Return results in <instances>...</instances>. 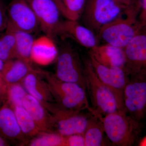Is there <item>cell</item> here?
I'll list each match as a JSON object with an SVG mask.
<instances>
[{
  "label": "cell",
  "instance_id": "cell-19",
  "mask_svg": "<svg viewBox=\"0 0 146 146\" xmlns=\"http://www.w3.org/2000/svg\"><path fill=\"white\" fill-rule=\"evenodd\" d=\"M35 69L31 63L15 58L5 62L1 78L7 85L22 83L28 74Z\"/></svg>",
  "mask_w": 146,
  "mask_h": 146
},
{
  "label": "cell",
  "instance_id": "cell-31",
  "mask_svg": "<svg viewBox=\"0 0 146 146\" xmlns=\"http://www.w3.org/2000/svg\"><path fill=\"white\" fill-rule=\"evenodd\" d=\"M7 91V86H4L0 84V100H6Z\"/></svg>",
  "mask_w": 146,
  "mask_h": 146
},
{
  "label": "cell",
  "instance_id": "cell-21",
  "mask_svg": "<svg viewBox=\"0 0 146 146\" xmlns=\"http://www.w3.org/2000/svg\"><path fill=\"white\" fill-rule=\"evenodd\" d=\"M13 108L21 130L27 139L34 138L42 132L23 106H15Z\"/></svg>",
  "mask_w": 146,
  "mask_h": 146
},
{
  "label": "cell",
  "instance_id": "cell-28",
  "mask_svg": "<svg viewBox=\"0 0 146 146\" xmlns=\"http://www.w3.org/2000/svg\"><path fill=\"white\" fill-rule=\"evenodd\" d=\"M138 21L142 28L146 27V0H139Z\"/></svg>",
  "mask_w": 146,
  "mask_h": 146
},
{
  "label": "cell",
  "instance_id": "cell-10",
  "mask_svg": "<svg viewBox=\"0 0 146 146\" xmlns=\"http://www.w3.org/2000/svg\"><path fill=\"white\" fill-rule=\"evenodd\" d=\"M26 1L34 11L40 28L45 35L52 38L56 36L57 29L61 21V13L54 0Z\"/></svg>",
  "mask_w": 146,
  "mask_h": 146
},
{
  "label": "cell",
  "instance_id": "cell-14",
  "mask_svg": "<svg viewBox=\"0 0 146 146\" xmlns=\"http://www.w3.org/2000/svg\"><path fill=\"white\" fill-rule=\"evenodd\" d=\"M62 39L70 38L82 46L93 48L98 45V39L94 32L78 21H61L57 29L56 36Z\"/></svg>",
  "mask_w": 146,
  "mask_h": 146
},
{
  "label": "cell",
  "instance_id": "cell-16",
  "mask_svg": "<svg viewBox=\"0 0 146 146\" xmlns=\"http://www.w3.org/2000/svg\"><path fill=\"white\" fill-rule=\"evenodd\" d=\"M58 52L53 38L45 35L35 39L31 51L32 61L39 65H48L56 60Z\"/></svg>",
  "mask_w": 146,
  "mask_h": 146
},
{
  "label": "cell",
  "instance_id": "cell-17",
  "mask_svg": "<svg viewBox=\"0 0 146 146\" xmlns=\"http://www.w3.org/2000/svg\"><path fill=\"white\" fill-rule=\"evenodd\" d=\"M41 70L35 69L28 74L22 84L28 94L38 100L43 104L54 102L46 81L42 79Z\"/></svg>",
  "mask_w": 146,
  "mask_h": 146
},
{
  "label": "cell",
  "instance_id": "cell-26",
  "mask_svg": "<svg viewBox=\"0 0 146 146\" xmlns=\"http://www.w3.org/2000/svg\"><path fill=\"white\" fill-rule=\"evenodd\" d=\"M87 0H62L64 9V17L68 20L78 21L80 19Z\"/></svg>",
  "mask_w": 146,
  "mask_h": 146
},
{
  "label": "cell",
  "instance_id": "cell-29",
  "mask_svg": "<svg viewBox=\"0 0 146 146\" xmlns=\"http://www.w3.org/2000/svg\"><path fill=\"white\" fill-rule=\"evenodd\" d=\"M7 9L0 0V33L6 29L7 23Z\"/></svg>",
  "mask_w": 146,
  "mask_h": 146
},
{
  "label": "cell",
  "instance_id": "cell-5",
  "mask_svg": "<svg viewBox=\"0 0 146 146\" xmlns=\"http://www.w3.org/2000/svg\"><path fill=\"white\" fill-rule=\"evenodd\" d=\"M129 7L115 0H87L80 19L97 36L102 27L121 16Z\"/></svg>",
  "mask_w": 146,
  "mask_h": 146
},
{
  "label": "cell",
  "instance_id": "cell-36",
  "mask_svg": "<svg viewBox=\"0 0 146 146\" xmlns=\"http://www.w3.org/2000/svg\"><path fill=\"white\" fill-rule=\"evenodd\" d=\"M0 84L4 85V86H7L6 84L5 83V82L3 81V80L1 77H0Z\"/></svg>",
  "mask_w": 146,
  "mask_h": 146
},
{
  "label": "cell",
  "instance_id": "cell-8",
  "mask_svg": "<svg viewBox=\"0 0 146 146\" xmlns=\"http://www.w3.org/2000/svg\"><path fill=\"white\" fill-rule=\"evenodd\" d=\"M44 106L52 115L54 129L63 136L83 134L92 115L65 109L55 102L47 103Z\"/></svg>",
  "mask_w": 146,
  "mask_h": 146
},
{
  "label": "cell",
  "instance_id": "cell-7",
  "mask_svg": "<svg viewBox=\"0 0 146 146\" xmlns=\"http://www.w3.org/2000/svg\"><path fill=\"white\" fill-rule=\"evenodd\" d=\"M54 75L61 81L77 84L86 90L83 63L76 51L69 43L62 45L58 52Z\"/></svg>",
  "mask_w": 146,
  "mask_h": 146
},
{
  "label": "cell",
  "instance_id": "cell-24",
  "mask_svg": "<svg viewBox=\"0 0 146 146\" xmlns=\"http://www.w3.org/2000/svg\"><path fill=\"white\" fill-rule=\"evenodd\" d=\"M27 144L30 146H65V136L56 132H41Z\"/></svg>",
  "mask_w": 146,
  "mask_h": 146
},
{
  "label": "cell",
  "instance_id": "cell-12",
  "mask_svg": "<svg viewBox=\"0 0 146 146\" xmlns=\"http://www.w3.org/2000/svg\"><path fill=\"white\" fill-rule=\"evenodd\" d=\"M89 56L90 63L99 78L123 100L124 90L128 80V76L124 69L106 66L99 62L92 55L89 54Z\"/></svg>",
  "mask_w": 146,
  "mask_h": 146
},
{
  "label": "cell",
  "instance_id": "cell-37",
  "mask_svg": "<svg viewBox=\"0 0 146 146\" xmlns=\"http://www.w3.org/2000/svg\"><path fill=\"white\" fill-rule=\"evenodd\" d=\"M143 29H144L145 30H146V27H145L143 28Z\"/></svg>",
  "mask_w": 146,
  "mask_h": 146
},
{
  "label": "cell",
  "instance_id": "cell-18",
  "mask_svg": "<svg viewBox=\"0 0 146 146\" xmlns=\"http://www.w3.org/2000/svg\"><path fill=\"white\" fill-rule=\"evenodd\" d=\"M89 54L106 66L119 67L124 69L126 58L123 48L104 44L97 45L91 49Z\"/></svg>",
  "mask_w": 146,
  "mask_h": 146
},
{
  "label": "cell",
  "instance_id": "cell-15",
  "mask_svg": "<svg viewBox=\"0 0 146 146\" xmlns=\"http://www.w3.org/2000/svg\"><path fill=\"white\" fill-rule=\"evenodd\" d=\"M23 106L33 118L42 132H54L52 115L38 100L28 94Z\"/></svg>",
  "mask_w": 146,
  "mask_h": 146
},
{
  "label": "cell",
  "instance_id": "cell-32",
  "mask_svg": "<svg viewBox=\"0 0 146 146\" xmlns=\"http://www.w3.org/2000/svg\"><path fill=\"white\" fill-rule=\"evenodd\" d=\"M55 2L57 4L58 7L60 9V11H61V14L63 16H65V9H64V6H63L62 0H54Z\"/></svg>",
  "mask_w": 146,
  "mask_h": 146
},
{
  "label": "cell",
  "instance_id": "cell-30",
  "mask_svg": "<svg viewBox=\"0 0 146 146\" xmlns=\"http://www.w3.org/2000/svg\"><path fill=\"white\" fill-rule=\"evenodd\" d=\"M119 3L127 7H130L139 4V0H115Z\"/></svg>",
  "mask_w": 146,
  "mask_h": 146
},
{
  "label": "cell",
  "instance_id": "cell-2",
  "mask_svg": "<svg viewBox=\"0 0 146 146\" xmlns=\"http://www.w3.org/2000/svg\"><path fill=\"white\" fill-rule=\"evenodd\" d=\"M139 12L138 5L129 7L121 16L102 27L97 35L98 40L124 48L142 29Z\"/></svg>",
  "mask_w": 146,
  "mask_h": 146
},
{
  "label": "cell",
  "instance_id": "cell-34",
  "mask_svg": "<svg viewBox=\"0 0 146 146\" xmlns=\"http://www.w3.org/2000/svg\"><path fill=\"white\" fill-rule=\"evenodd\" d=\"M4 63L5 62L3 60L0 59V77H1V73L2 71L3 68Z\"/></svg>",
  "mask_w": 146,
  "mask_h": 146
},
{
  "label": "cell",
  "instance_id": "cell-20",
  "mask_svg": "<svg viewBox=\"0 0 146 146\" xmlns=\"http://www.w3.org/2000/svg\"><path fill=\"white\" fill-rule=\"evenodd\" d=\"M104 133L102 121L98 117L92 115L83 133L85 146L104 145Z\"/></svg>",
  "mask_w": 146,
  "mask_h": 146
},
{
  "label": "cell",
  "instance_id": "cell-33",
  "mask_svg": "<svg viewBox=\"0 0 146 146\" xmlns=\"http://www.w3.org/2000/svg\"><path fill=\"white\" fill-rule=\"evenodd\" d=\"M10 144L0 136V146H8Z\"/></svg>",
  "mask_w": 146,
  "mask_h": 146
},
{
  "label": "cell",
  "instance_id": "cell-35",
  "mask_svg": "<svg viewBox=\"0 0 146 146\" xmlns=\"http://www.w3.org/2000/svg\"><path fill=\"white\" fill-rule=\"evenodd\" d=\"M141 145L146 146V137L143 139L141 143Z\"/></svg>",
  "mask_w": 146,
  "mask_h": 146
},
{
  "label": "cell",
  "instance_id": "cell-13",
  "mask_svg": "<svg viewBox=\"0 0 146 146\" xmlns=\"http://www.w3.org/2000/svg\"><path fill=\"white\" fill-rule=\"evenodd\" d=\"M0 136L10 144L20 145L29 142L19 126L13 108L6 100L0 107Z\"/></svg>",
  "mask_w": 146,
  "mask_h": 146
},
{
  "label": "cell",
  "instance_id": "cell-11",
  "mask_svg": "<svg viewBox=\"0 0 146 146\" xmlns=\"http://www.w3.org/2000/svg\"><path fill=\"white\" fill-rule=\"evenodd\" d=\"M127 75L146 71V30L142 29L124 48Z\"/></svg>",
  "mask_w": 146,
  "mask_h": 146
},
{
  "label": "cell",
  "instance_id": "cell-25",
  "mask_svg": "<svg viewBox=\"0 0 146 146\" xmlns=\"http://www.w3.org/2000/svg\"><path fill=\"white\" fill-rule=\"evenodd\" d=\"M28 94L22 83L7 85L6 100L12 107L23 106L24 98Z\"/></svg>",
  "mask_w": 146,
  "mask_h": 146
},
{
  "label": "cell",
  "instance_id": "cell-27",
  "mask_svg": "<svg viewBox=\"0 0 146 146\" xmlns=\"http://www.w3.org/2000/svg\"><path fill=\"white\" fill-rule=\"evenodd\" d=\"M65 146H85L83 134L76 133L65 136Z\"/></svg>",
  "mask_w": 146,
  "mask_h": 146
},
{
  "label": "cell",
  "instance_id": "cell-38",
  "mask_svg": "<svg viewBox=\"0 0 146 146\" xmlns=\"http://www.w3.org/2000/svg\"></svg>",
  "mask_w": 146,
  "mask_h": 146
},
{
  "label": "cell",
  "instance_id": "cell-1",
  "mask_svg": "<svg viewBox=\"0 0 146 146\" xmlns=\"http://www.w3.org/2000/svg\"><path fill=\"white\" fill-rule=\"evenodd\" d=\"M83 63L86 89L92 104L89 112L99 118L117 111L127 113L123 100L99 78L89 59L84 60Z\"/></svg>",
  "mask_w": 146,
  "mask_h": 146
},
{
  "label": "cell",
  "instance_id": "cell-6",
  "mask_svg": "<svg viewBox=\"0 0 146 146\" xmlns=\"http://www.w3.org/2000/svg\"><path fill=\"white\" fill-rule=\"evenodd\" d=\"M124 90L126 111L136 121L146 117V71L128 75Z\"/></svg>",
  "mask_w": 146,
  "mask_h": 146
},
{
  "label": "cell",
  "instance_id": "cell-9",
  "mask_svg": "<svg viewBox=\"0 0 146 146\" xmlns=\"http://www.w3.org/2000/svg\"><path fill=\"white\" fill-rule=\"evenodd\" d=\"M6 30L32 33L40 28L38 20L26 0H12L7 9Z\"/></svg>",
  "mask_w": 146,
  "mask_h": 146
},
{
  "label": "cell",
  "instance_id": "cell-23",
  "mask_svg": "<svg viewBox=\"0 0 146 146\" xmlns=\"http://www.w3.org/2000/svg\"><path fill=\"white\" fill-rule=\"evenodd\" d=\"M16 57V40L13 32L6 30L0 37V59L4 62Z\"/></svg>",
  "mask_w": 146,
  "mask_h": 146
},
{
  "label": "cell",
  "instance_id": "cell-22",
  "mask_svg": "<svg viewBox=\"0 0 146 146\" xmlns=\"http://www.w3.org/2000/svg\"><path fill=\"white\" fill-rule=\"evenodd\" d=\"M13 32L16 40V58L31 63V51L35 40L32 33L21 31Z\"/></svg>",
  "mask_w": 146,
  "mask_h": 146
},
{
  "label": "cell",
  "instance_id": "cell-4",
  "mask_svg": "<svg viewBox=\"0 0 146 146\" xmlns=\"http://www.w3.org/2000/svg\"><path fill=\"white\" fill-rule=\"evenodd\" d=\"M99 119L105 133L112 144L128 146L134 143L140 131V124L127 113L117 111Z\"/></svg>",
  "mask_w": 146,
  "mask_h": 146
},
{
  "label": "cell",
  "instance_id": "cell-3",
  "mask_svg": "<svg viewBox=\"0 0 146 146\" xmlns=\"http://www.w3.org/2000/svg\"><path fill=\"white\" fill-rule=\"evenodd\" d=\"M46 78L55 103L60 107L74 111L91 110L86 97V90L75 83L66 82L56 78L54 74L41 70Z\"/></svg>",
  "mask_w": 146,
  "mask_h": 146
}]
</instances>
